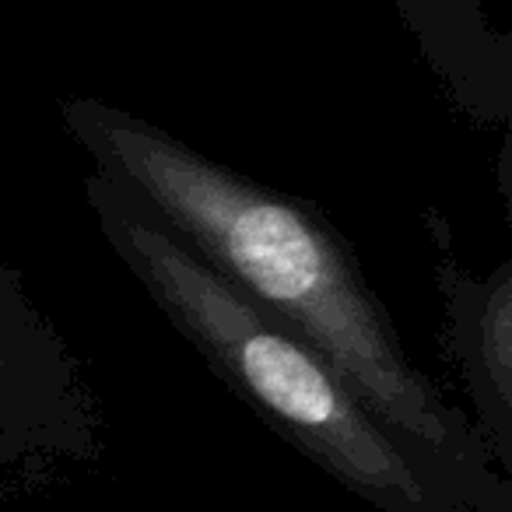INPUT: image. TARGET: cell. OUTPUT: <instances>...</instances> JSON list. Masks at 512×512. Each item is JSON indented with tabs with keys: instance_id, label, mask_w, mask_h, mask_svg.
I'll list each match as a JSON object with an SVG mask.
<instances>
[{
	"instance_id": "obj_1",
	"label": "cell",
	"mask_w": 512,
	"mask_h": 512,
	"mask_svg": "<svg viewBox=\"0 0 512 512\" xmlns=\"http://www.w3.org/2000/svg\"><path fill=\"white\" fill-rule=\"evenodd\" d=\"M60 116L95 169L120 179L172 239L313 344L463 512H512V481L467 414L411 362L351 242L320 207L102 99H67Z\"/></svg>"
},
{
	"instance_id": "obj_2",
	"label": "cell",
	"mask_w": 512,
	"mask_h": 512,
	"mask_svg": "<svg viewBox=\"0 0 512 512\" xmlns=\"http://www.w3.org/2000/svg\"><path fill=\"white\" fill-rule=\"evenodd\" d=\"M85 197L109 249L176 334L288 446L379 512H463L313 344L221 281L120 179L92 169Z\"/></svg>"
},
{
	"instance_id": "obj_3",
	"label": "cell",
	"mask_w": 512,
	"mask_h": 512,
	"mask_svg": "<svg viewBox=\"0 0 512 512\" xmlns=\"http://www.w3.org/2000/svg\"><path fill=\"white\" fill-rule=\"evenodd\" d=\"M106 449L102 400L60 327L0 264V495H43Z\"/></svg>"
},
{
	"instance_id": "obj_4",
	"label": "cell",
	"mask_w": 512,
	"mask_h": 512,
	"mask_svg": "<svg viewBox=\"0 0 512 512\" xmlns=\"http://www.w3.org/2000/svg\"><path fill=\"white\" fill-rule=\"evenodd\" d=\"M435 246V285L446 302V344L474 407L470 425L495 467L512 481V264L474 274L453 249V228L435 207L425 211Z\"/></svg>"
},
{
	"instance_id": "obj_5",
	"label": "cell",
	"mask_w": 512,
	"mask_h": 512,
	"mask_svg": "<svg viewBox=\"0 0 512 512\" xmlns=\"http://www.w3.org/2000/svg\"><path fill=\"white\" fill-rule=\"evenodd\" d=\"M449 106L477 127L512 120V29L505 0H390Z\"/></svg>"
}]
</instances>
